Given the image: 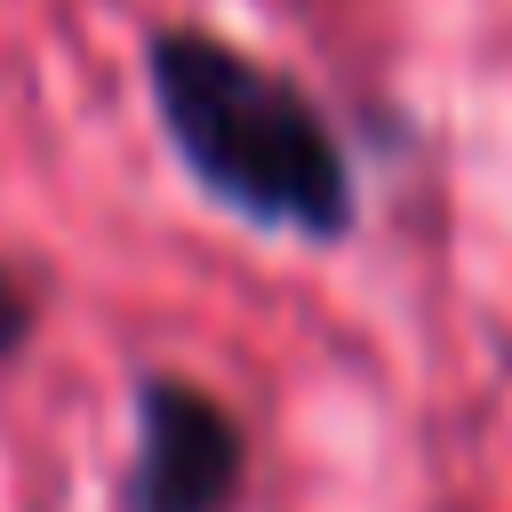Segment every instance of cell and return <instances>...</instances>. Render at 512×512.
I'll return each instance as SVG.
<instances>
[{"instance_id": "1", "label": "cell", "mask_w": 512, "mask_h": 512, "mask_svg": "<svg viewBox=\"0 0 512 512\" xmlns=\"http://www.w3.org/2000/svg\"><path fill=\"white\" fill-rule=\"evenodd\" d=\"M144 88L200 200L304 248H336L360 232L352 152L304 80L272 72L264 56L200 24H160L144 40Z\"/></svg>"}, {"instance_id": "3", "label": "cell", "mask_w": 512, "mask_h": 512, "mask_svg": "<svg viewBox=\"0 0 512 512\" xmlns=\"http://www.w3.org/2000/svg\"><path fill=\"white\" fill-rule=\"evenodd\" d=\"M32 328H40V296L16 272H0V360H16L32 344Z\"/></svg>"}, {"instance_id": "2", "label": "cell", "mask_w": 512, "mask_h": 512, "mask_svg": "<svg viewBox=\"0 0 512 512\" xmlns=\"http://www.w3.org/2000/svg\"><path fill=\"white\" fill-rule=\"evenodd\" d=\"M136 456L120 472V512H240L248 504V424L192 376L144 368L128 384Z\"/></svg>"}]
</instances>
